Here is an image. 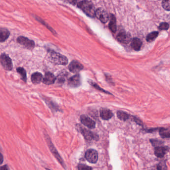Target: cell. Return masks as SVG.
<instances>
[{"mask_svg":"<svg viewBox=\"0 0 170 170\" xmlns=\"http://www.w3.org/2000/svg\"><path fill=\"white\" fill-rule=\"evenodd\" d=\"M142 45V42L139 39L137 38H134L131 42L132 48L136 51H138L141 49Z\"/></svg>","mask_w":170,"mask_h":170,"instance_id":"16","label":"cell"},{"mask_svg":"<svg viewBox=\"0 0 170 170\" xmlns=\"http://www.w3.org/2000/svg\"><path fill=\"white\" fill-rule=\"evenodd\" d=\"M46 170H50V169H46Z\"/></svg>","mask_w":170,"mask_h":170,"instance_id":"30","label":"cell"},{"mask_svg":"<svg viewBox=\"0 0 170 170\" xmlns=\"http://www.w3.org/2000/svg\"><path fill=\"white\" fill-rule=\"evenodd\" d=\"M0 170H9V169H8V167L7 165H5V166L1 167Z\"/></svg>","mask_w":170,"mask_h":170,"instance_id":"28","label":"cell"},{"mask_svg":"<svg viewBox=\"0 0 170 170\" xmlns=\"http://www.w3.org/2000/svg\"><path fill=\"white\" fill-rule=\"evenodd\" d=\"M0 63L4 69L10 71L13 69V63L12 59L5 53H3L0 56Z\"/></svg>","mask_w":170,"mask_h":170,"instance_id":"4","label":"cell"},{"mask_svg":"<svg viewBox=\"0 0 170 170\" xmlns=\"http://www.w3.org/2000/svg\"><path fill=\"white\" fill-rule=\"evenodd\" d=\"M48 58L49 61L56 64L66 65L68 63L67 57L54 51H49Z\"/></svg>","mask_w":170,"mask_h":170,"instance_id":"2","label":"cell"},{"mask_svg":"<svg viewBox=\"0 0 170 170\" xmlns=\"http://www.w3.org/2000/svg\"><path fill=\"white\" fill-rule=\"evenodd\" d=\"M80 130L84 137L87 140H94L96 138H97V137L95 136V135H94L89 130L85 129V128H82V127L80 128Z\"/></svg>","mask_w":170,"mask_h":170,"instance_id":"13","label":"cell"},{"mask_svg":"<svg viewBox=\"0 0 170 170\" xmlns=\"http://www.w3.org/2000/svg\"><path fill=\"white\" fill-rule=\"evenodd\" d=\"M167 148L163 147H157L155 149V154L157 157L162 158L166 154Z\"/></svg>","mask_w":170,"mask_h":170,"instance_id":"18","label":"cell"},{"mask_svg":"<svg viewBox=\"0 0 170 170\" xmlns=\"http://www.w3.org/2000/svg\"><path fill=\"white\" fill-rule=\"evenodd\" d=\"M90 83L91 84V85H92V86H93V87H94V88H96V89H97V90H98L101 91H102V92H104V93H108L109 94H111V93H109V92H108L107 91H106L105 90H104V89H102V88H101L100 87L98 86V85H97V84H96V83H94V82H91H91H90Z\"/></svg>","mask_w":170,"mask_h":170,"instance_id":"26","label":"cell"},{"mask_svg":"<svg viewBox=\"0 0 170 170\" xmlns=\"http://www.w3.org/2000/svg\"><path fill=\"white\" fill-rule=\"evenodd\" d=\"M169 25L167 22H162L159 25V29L161 30H167L169 29Z\"/></svg>","mask_w":170,"mask_h":170,"instance_id":"25","label":"cell"},{"mask_svg":"<svg viewBox=\"0 0 170 170\" xmlns=\"http://www.w3.org/2000/svg\"><path fill=\"white\" fill-rule=\"evenodd\" d=\"M43 77L41 73H35L32 75L31 80L34 84H39L42 80Z\"/></svg>","mask_w":170,"mask_h":170,"instance_id":"17","label":"cell"},{"mask_svg":"<svg viewBox=\"0 0 170 170\" xmlns=\"http://www.w3.org/2000/svg\"><path fill=\"white\" fill-rule=\"evenodd\" d=\"M77 6L89 17L93 18L95 16V7L91 2L82 1L77 4Z\"/></svg>","mask_w":170,"mask_h":170,"instance_id":"1","label":"cell"},{"mask_svg":"<svg viewBox=\"0 0 170 170\" xmlns=\"http://www.w3.org/2000/svg\"><path fill=\"white\" fill-rule=\"evenodd\" d=\"M80 120L82 124L86 126L89 129H93L95 128V122L87 116L82 115L80 117Z\"/></svg>","mask_w":170,"mask_h":170,"instance_id":"10","label":"cell"},{"mask_svg":"<svg viewBox=\"0 0 170 170\" xmlns=\"http://www.w3.org/2000/svg\"><path fill=\"white\" fill-rule=\"evenodd\" d=\"M10 32L6 28H0V42L6 41L10 36Z\"/></svg>","mask_w":170,"mask_h":170,"instance_id":"15","label":"cell"},{"mask_svg":"<svg viewBox=\"0 0 170 170\" xmlns=\"http://www.w3.org/2000/svg\"><path fill=\"white\" fill-rule=\"evenodd\" d=\"M117 39L120 42L124 44H127L131 41V35L129 32L122 31L117 35Z\"/></svg>","mask_w":170,"mask_h":170,"instance_id":"8","label":"cell"},{"mask_svg":"<svg viewBox=\"0 0 170 170\" xmlns=\"http://www.w3.org/2000/svg\"><path fill=\"white\" fill-rule=\"evenodd\" d=\"M110 16V21L109 24V27L110 30L113 32H115L117 29L116 27V21L114 15L111 14Z\"/></svg>","mask_w":170,"mask_h":170,"instance_id":"19","label":"cell"},{"mask_svg":"<svg viewBox=\"0 0 170 170\" xmlns=\"http://www.w3.org/2000/svg\"><path fill=\"white\" fill-rule=\"evenodd\" d=\"M85 157L87 161L91 163H96L98 160L97 152L95 150H88L85 153Z\"/></svg>","mask_w":170,"mask_h":170,"instance_id":"7","label":"cell"},{"mask_svg":"<svg viewBox=\"0 0 170 170\" xmlns=\"http://www.w3.org/2000/svg\"><path fill=\"white\" fill-rule=\"evenodd\" d=\"M159 35V32H153L147 36L146 38V40L148 42H152L154 41Z\"/></svg>","mask_w":170,"mask_h":170,"instance_id":"23","label":"cell"},{"mask_svg":"<svg viewBox=\"0 0 170 170\" xmlns=\"http://www.w3.org/2000/svg\"><path fill=\"white\" fill-rule=\"evenodd\" d=\"M162 6L165 10L168 11H170V1H163L162 2Z\"/></svg>","mask_w":170,"mask_h":170,"instance_id":"24","label":"cell"},{"mask_svg":"<svg viewBox=\"0 0 170 170\" xmlns=\"http://www.w3.org/2000/svg\"><path fill=\"white\" fill-rule=\"evenodd\" d=\"M17 42L24 47L29 49H34L35 46V42L24 36H20L17 39Z\"/></svg>","mask_w":170,"mask_h":170,"instance_id":"5","label":"cell"},{"mask_svg":"<svg viewBox=\"0 0 170 170\" xmlns=\"http://www.w3.org/2000/svg\"><path fill=\"white\" fill-rule=\"evenodd\" d=\"M81 77L79 74L73 76L68 80V85L71 87H77L81 85Z\"/></svg>","mask_w":170,"mask_h":170,"instance_id":"9","label":"cell"},{"mask_svg":"<svg viewBox=\"0 0 170 170\" xmlns=\"http://www.w3.org/2000/svg\"><path fill=\"white\" fill-rule=\"evenodd\" d=\"M56 80V77L52 73L48 72L45 74V77L42 79V82L46 85H50L54 83Z\"/></svg>","mask_w":170,"mask_h":170,"instance_id":"12","label":"cell"},{"mask_svg":"<svg viewBox=\"0 0 170 170\" xmlns=\"http://www.w3.org/2000/svg\"><path fill=\"white\" fill-rule=\"evenodd\" d=\"M78 170H92L90 167L84 164H79L78 166Z\"/></svg>","mask_w":170,"mask_h":170,"instance_id":"27","label":"cell"},{"mask_svg":"<svg viewBox=\"0 0 170 170\" xmlns=\"http://www.w3.org/2000/svg\"><path fill=\"white\" fill-rule=\"evenodd\" d=\"M44 136H45V139H46V143L48 144V146H49L50 151L53 153V156L56 157V159H57V161L59 162V163L62 165L63 167L66 168V165L64 164L63 161V159L61 158V157L60 156V155H59V153L57 152V150H56L54 145H53V144L52 143V141L50 139L49 137L48 136V134L46 133H44Z\"/></svg>","mask_w":170,"mask_h":170,"instance_id":"3","label":"cell"},{"mask_svg":"<svg viewBox=\"0 0 170 170\" xmlns=\"http://www.w3.org/2000/svg\"><path fill=\"white\" fill-rule=\"evenodd\" d=\"M95 15L103 23H106L109 20L108 14L105 10L102 8H98L95 11Z\"/></svg>","mask_w":170,"mask_h":170,"instance_id":"6","label":"cell"},{"mask_svg":"<svg viewBox=\"0 0 170 170\" xmlns=\"http://www.w3.org/2000/svg\"><path fill=\"white\" fill-rule=\"evenodd\" d=\"M117 115L118 118L123 121H126L129 118V115L128 113L122 111L117 112Z\"/></svg>","mask_w":170,"mask_h":170,"instance_id":"21","label":"cell"},{"mask_svg":"<svg viewBox=\"0 0 170 170\" xmlns=\"http://www.w3.org/2000/svg\"><path fill=\"white\" fill-rule=\"evenodd\" d=\"M159 133L162 138H170V130L168 129L161 128L159 131Z\"/></svg>","mask_w":170,"mask_h":170,"instance_id":"22","label":"cell"},{"mask_svg":"<svg viewBox=\"0 0 170 170\" xmlns=\"http://www.w3.org/2000/svg\"><path fill=\"white\" fill-rule=\"evenodd\" d=\"M100 116L103 120H107L111 118L113 114L111 111L106 108H101L100 109Z\"/></svg>","mask_w":170,"mask_h":170,"instance_id":"14","label":"cell"},{"mask_svg":"<svg viewBox=\"0 0 170 170\" xmlns=\"http://www.w3.org/2000/svg\"><path fill=\"white\" fill-rule=\"evenodd\" d=\"M68 68L72 73H76L81 70L83 68V66L78 61L73 60L70 63Z\"/></svg>","mask_w":170,"mask_h":170,"instance_id":"11","label":"cell"},{"mask_svg":"<svg viewBox=\"0 0 170 170\" xmlns=\"http://www.w3.org/2000/svg\"><path fill=\"white\" fill-rule=\"evenodd\" d=\"M17 71L21 75L22 80L24 82H26L27 79V73H26L25 70L24 68H22V67H18L17 69Z\"/></svg>","mask_w":170,"mask_h":170,"instance_id":"20","label":"cell"},{"mask_svg":"<svg viewBox=\"0 0 170 170\" xmlns=\"http://www.w3.org/2000/svg\"><path fill=\"white\" fill-rule=\"evenodd\" d=\"M3 160H4V158H3V155L0 153V165L3 163Z\"/></svg>","mask_w":170,"mask_h":170,"instance_id":"29","label":"cell"}]
</instances>
